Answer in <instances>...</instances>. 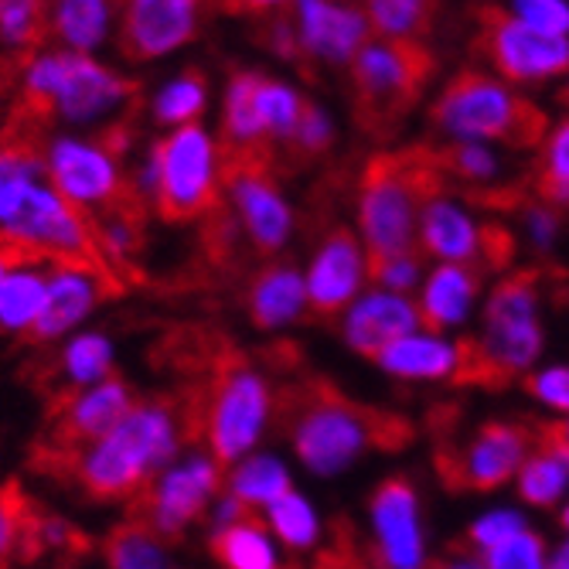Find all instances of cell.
Returning a JSON list of instances; mask_svg holds the SVG:
<instances>
[{
	"instance_id": "obj_36",
	"label": "cell",
	"mask_w": 569,
	"mask_h": 569,
	"mask_svg": "<svg viewBox=\"0 0 569 569\" xmlns=\"http://www.w3.org/2000/svg\"><path fill=\"white\" fill-rule=\"evenodd\" d=\"M433 164L447 181H463V184L495 181L501 171V161L481 143H453V147L433 150Z\"/></svg>"
},
{
	"instance_id": "obj_47",
	"label": "cell",
	"mask_w": 569,
	"mask_h": 569,
	"mask_svg": "<svg viewBox=\"0 0 569 569\" xmlns=\"http://www.w3.org/2000/svg\"><path fill=\"white\" fill-rule=\"evenodd\" d=\"M440 569H475V566H463V562H447V566H440Z\"/></svg>"
},
{
	"instance_id": "obj_12",
	"label": "cell",
	"mask_w": 569,
	"mask_h": 569,
	"mask_svg": "<svg viewBox=\"0 0 569 569\" xmlns=\"http://www.w3.org/2000/svg\"><path fill=\"white\" fill-rule=\"evenodd\" d=\"M219 161V188L229 194L232 209L249 232V242L260 256H273L283 249L290 236V204L280 194L277 171L270 161H242V158H216Z\"/></svg>"
},
{
	"instance_id": "obj_42",
	"label": "cell",
	"mask_w": 569,
	"mask_h": 569,
	"mask_svg": "<svg viewBox=\"0 0 569 569\" xmlns=\"http://www.w3.org/2000/svg\"><path fill=\"white\" fill-rule=\"evenodd\" d=\"M519 532H526V522H522V515H515V511H491L485 515L481 522L471 526V542H478L481 549H495L508 539H515Z\"/></svg>"
},
{
	"instance_id": "obj_25",
	"label": "cell",
	"mask_w": 569,
	"mask_h": 569,
	"mask_svg": "<svg viewBox=\"0 0 569 569\" xmlns=\"http://www.w3.org/2000/svg\"><path fill=\"white\" fill-rule=\"evenodd\" d=\"M41 519L44 508L18 481L0 485V569H8L11 559H38Z\"/></svg>"
},
{
	"instance_id": "obj_6",
	"label": "cell",
	"mask_w": 569,
	"mask_h": 569,
	"mask_svg": "<svg viewBox=\"0 0 569 569\" xmlns=\"http://www.w3.org/2000/svg\"><path fill=\"white\" fill-rule=\"evenodd\" d=\"M143 194L153 204V216L184 226L204 219L222 201L216 143L198 123L171 130L150 147Z\"/></svg>"
},
{
	"instance_id": "obj_18",
	"label": "cell",
	"mask_w": 569,
	"mask_h": 569,
	"mask_svg": "<svg viewBox=\"0 0 569 569\" xmlns=\"http://www.w3.org/2000/svg\"><path fill=\"white\" fill-rule=\"evenodd\" d=\"M123 287L102 280L89 270H76V267H51L48 277V297L38 321L18 338L21 348H41L48 341H56L62 335H69L89 310L110 297H120Z\"/></svg>"
},
{
	"instance_id": "obj_45",
	"label": "cell",
	"mask_w": 569,
	"mask_h": 569,
	"mask_svg": "<svg viewBox=\"0 0 569 569\" xmlns=\"http://www.w3.org/2000/svg\"><path fill=\"white\" fill-rule=\"evenodd\" d=\"M546 430H549V437H552V440L566 450V457H569V420H566V423H549Z\"/></svg>"
},
{
	"instance_id": "obj_49",
	"label": "cell",
	"mask_w": 569,
	"mask_h": 569,
	"mask_svg": "<svg viewBox=\"0 0 569 569\" xmlns=\"http://www.w3.org/2000/svg\"><path fill=\"white\" fill-rule=\"evenodd\" d=\"M559 99H562V102H566V107H569V86H566V89L559 92Z\"/></svg>"
},
{
	"instance_id": "obj_15",
	"label": "cell",
	"mask_w": 569,
	"mask_h": 569,
	"mask_svg": "<svg viewBox=\"0 0 569 569\" xmlns=\"http://www.w3.org/2000/svg\"><path fill=\"white\" fill-rule=\"evenodd\" d=\"M366 280H369V260L366 249H361V239L345 226L331 229L303 277L310 321H335L338 315H345L358 300L355 293Z\"/></svg>"
},
{
	"instance_id": "obj_44",
	"label": "cell",
	"mask_w": 569,
	"mask_h": 569,
	"mask_svg": "<svg viewBox=\"0 0 569 569\" xmlns=\"http://www.w3.org/2000/svg\"><path fill=\"white\" fill-rule=\"evenodd\" d=\"M526 226H529V236L539 242V246H549L559 232V212L552 204H529L526 209Z\"/></svg>"
},
{
	"instance_id": "obj_9",
	"label": "cell",
	"mask_w": 569,
	"mask_h": 569,
	"mask_svg": "<svg viewBox=\"0 0 569 569\" xmlns=\"http://www.w3.org/2000/svg\"><path fill=\"white\" fill-rule=\"evenodd\" d=\"M44 174L62 198L89 216L153 212L143 188L130 184L117 161L92 140L62 137L44 147Z\"/></svg>"
},
{
	"instance_id": "obj_37",
	"label": "cell",
	"mask_w": 569,
	"mask_h": 569,
	"mask_svg": "<svg viewBox=\"0 0 569 569\" xmlns=\"http://www.w3.org/2000/svg\"><path fill=\"white\" fill-rule=\"evenodd\" d=\"M536 191L542 204H569V123H559L542 150V168L536 174Z\"/></svg>"
},
{
	"instance_id": "obj_14",
	"label": "cell",
	"mask_w": 569,
	"mask_h": 569,
	"mask_svg": "<svg viewBox=\"0 0 569 569\" xmlns=\"http://www.w3.org/2000/svg\"><path fill=\"white\" fill-rule=\"evenodd\" d=\"M481 51L511 82H536L569 72V38L532 31L501 11H491L481 24Z\"/></svg>"
},
{
	"instance_id": "obj_31",
	"label": "cell",
	"mask_w": 569,
	"mask_h": 569,
	"mask_svg": "<svg viewBox=\"0 0 569 569\" xmlns=\"http://www.w3.org/2000/svg\"><path fill=\"white\" fill-rule=\"evenodd\" d=\"M102 552H107L110 569H174L164 546L130 519L110 529Z\"/></svg>"
},
{
	"instance_id": "obj_13",
	"label": "cell",
	"mask_w": 569,
	"mask_h": 569,
	"mask_svg": "<svg viewBox=\"0 0 569 569\" xmlns=\"http://www.w3.org/2000/svg\"><path fill=\"white\" fill-rule=\"evenodd\" d=\"M532 440L536 430H526L522 423H485L457 450H443L437 468L450 488L495 491L522 471Z\"/></svg>"
},
{
	"instance_id": "obj_39",
	"label": "cell",
	"mask_w": 569,
	"mask_h": 569,
	"mask_svg": "<svg viewBox=\"0 0 569 569\" xmlns=\"http://www.w3.org/2000/svg\"><path fill=\"white\" fill-rule=\"evenodd\" d=\"M485 569H549L546 566V549L542 539L532 532H519L515 539L485 549Z\"/></svg>"
},
{
	"instance_id": "obj_35",
	"label": "cell",
	"mask_w": 569,
	"mask_h": 569,
	"mask_svg": "<svg viewBox=\"0 0 569 569\" xmlns=\"http://www.w3.org/2000/svg\"><path fill=\"white\" fill-rule=\"evenodd\" d=\"M267 522L277 532V539L290 549H315L321 526H318V515L310 508L307 498H300L297 491L283 495L280 501H273L267 508Z\"/></svg>"
},
{
	"instance_id": "obj_16",
	"label": "cell",
	"mask_w": 569,
	"mask_h": 569,
	"mask_svg": "<svg viewBox=\"0 0 569 569\" xmlns=\"http://www.w3.org/2000/svg\"><path fill=\"white\" fill-rule=\"evenodd\" d=\"M201 8L188 0H133L120 8L117 44L130 62H150L171 56L181 44L198 38Z\"/></svg>"
},
{
	"instance_id": "obj_38",
	"label": "cell",
	"mask_w": 569,
	"mask_h": 569,
	"mask_svg": "<svg viewBox=\"0 0 569 569\" xmlns=\"http://www.w3.org/2000/svg\"><path fill=\"white\" fill-rule=\"evenodd\" d=\"M335 140V127H331V117L315 107L310 99H303V113H300V127H297V137H293V147L287 153V168H297L300 161L307 158H318V153L328 150V143Z\"/></svg>"
},
{
	"instance_id": "obj_29",
	"label": "cell",
	"mask_w": 569,
	"mask_h": 569,
	"mask_svg": "<svg viewBox=\"0 0 569 569\" xmlns=\"http://www.w3.org/2000/svg\"><path fill=\"white\" fill-rule=\"evenodd\" d=\"M51 270L18 267L0 280V335H24L44 307Z\"/></svg>"
},
{
	"instance_id": "obj_24",
	"label": "cell",
	"mask_w": 569,
	"mask_h": 569,
	"mask_svg": "<svg viewBox=\"0 0 569 569\" xmlns=\"http://www.w3.org/2000/svg\"><path fill=\"white\" fill-rule=\"evenodd\" d=\"M478 293H481V270H475V267H453V263L437 267L427 277L420 303H417L420 325L430 328V331H443V328L460 325L463 318L471 315Z\"/></svg>"
},
{
	"instance_id": "obj_7",
	"label": "cell",
	"mask_w": 569,
	"mask_h": 569,
	"mask_svg": "<svg viewBox=\"0 0 569 569\" xmlns=\"http://www.w3.org/2000/svg\"><path fill=\"white\" fill-rule=\"evenodd\" d=\"M433 123L460 143L501 140L508 147H536L546 140V113L515 96L485 72H460L437 99Z\"/></svg>"
},
{
	"instance_id": "obj_2",
	"label": "cell",
	"mask_w": 569,
	"mask_h": 569,
	"mask_svg": "<svg viewBox=\"0 0 569 569\" xmlns=\"http://www.w3.org/2000/svg\"><path fill=\"white\" fill-rule=\"evenodd\" d=\"M181 447H188L181 396H153L137 402L127 420L82 457L76 485L89 501H130L168 471Z\"/></svg>"
},
{
	"instance_id": "obj_28",
	"label": "cell",
	"mask_w": 569,
	"mask_h": 569,
	"mask_svg": "<svg viewBox=\"0 0 569 569\" xmlns=\"http://www.w3.org/2000/svg\"><path fill=\"white\" fill-rule=\"evenodd\" d=\"M117 8L99 4V0H82V4H51L48 8V41L66 44L72 56H89V51L107 38L110 14Z\"/></svg>"
},
{
	"instance_id": "obj_34",
	"label": "cell",
	"mask_w": 569,
	"mask_h": 569,
	"mask_svg": "<svg viewBox=\"0 0 569 569\" xmlns=\"http://www.w3.org/2000/svg\"><path fill=\"white\" fill-rule=\"evenodd\" d=\"M369 18V28L382 38L396 41H420V34L430 28L433 8L423 0H379V4H361Z\"/></svg>"
},
{
	"instance_id": "obj_46",
	"label": "cell",
	"mask_w": 569,
	"mask_h": 569,
	"mask_svg": "<svg viewBox=\"0 0 569 569\" xmlns=\"http://www.w3.org/2000/svg\"><path fill=\"white\" fill-rule=\"evenodd\" d=\"M549 569H569V539L556 549V556H552Z\"/></svg>"
},
{
	"instance_id": "obj_21",
	"label": "cell",
	"mask_w": 569,
	"mask_h": 569,
	"mask_svg": "<svg viewBox=\"0 0 569 569\" xmlns=\"http://www.w3.org/2000/svg\"><path fill=\"white\" fill-rule=\"evenodd\" d=\"M417 328H420L417 303L399 293H386V290L358 297L345 310V321H341L348 348L369 358H379L389 345L417 335Z\"/></svg>"
},
{
	"instance_id": "obj_22",
	"label": "cell",
	"mask_w": 569,
	"mask_h": 569,
	"mask_svg": "<svg viewBox=\"0 0 569 569\" xmlns=\"http://www.w3.org/2000/svg\"><path fill=\"white\" fill-rule=\"evenodd\" d=\"M110 366H113V345L102 335H79L72 338L62 355L56 361L44 366V399L48 406L66 402L72 396H79L82 389L110 379Z\"/></svg>"
},
{
	"instance_id": "obj_11",
	"label": "cell",
	"mask_w": 569,
	"mask_h": 569,
	"mask_svg": "<svg viewBox=\"0 0 569 569\" xmlns=\"http://www.w3.org/2000/svg\"><path fill=\"white\" fill-rule=\"evenodd\" d=\"M417 242L423 256L453 263V267H475L495 270L511 263L515 242L501 226H481L471 212H463L450 198H433L417 226Z\"/></svg>"
},
{
	"instance_id": "obj_41",
	"label": "cell",
	"mask_w": 569,
	"mask_h": 569,
	"mask_svg": "<svg viewBox=\"0 0 569 569\" xmlns=\"http://www.w3.org/2000/svg\"><path fill=\"white\" fill-rule=\"evenodd\" d=\"M420 270H423V252H406L396 256V260L369 267V280L379 283L386 293H406L420 283Z\"/></svg>"
},
{
	"instance_id": "obj_23",
	"label": "cell",
	"mask_w": 569,
	"mask_h": 569,
	"mask_svg": "<svg viewBox=\"0 0 569 569\" xmlns=\"http://www.w3.org/2000/svg\"><path fill=\"white\" fill-rule=\"evenodd\" d=\"M246 310L249 321L260 331L283 328L307 315V287L303 277L290 263H267L256 270L246 287Z\"/></svg>"
},
{
	"instance_id": "obj_17",
	"label": "cell",
	"mask_w": 569,
	"mask_h": 569,
	"mask_svg": "<svg viewBox=\"0 0 569 569\" xmlns=\"http://www.w3.org/2000/svg\"><path fill=\"white\" fill-rule=\"evenodd\" d=\"M376 529V559L382 569H423L420 498L406 478H386L369 501Z\"/></svg>"
},
{
	"instance_id": "obj_1",
	"label": "cell",
	"mask_w": 569,
	"mask_h": 569,
	"mask_svg": "<svg viewBox=\"0 0 569 569\" xmlns=\"http://www.w3.org/2000/svg\"><path fill=\"white\" fill-rule=\"evenodd\" d=\"M277 420L303 468L325 478L348 471L369 450H399L412 437L402 417L351 399L321 376L290 382L280 392Z\"/></svg>"
},
{
	"instance_id": "obj_30",
	"label": "cell",
	"mask_w": 569,
	"mask_h": 569,
	"mask_svg": "<svg viewBox=\"0 0 569 569\" xmlns=\"http://www.w3.org/2000/svg\"><path fill=\"white\" fill-rule=\"evenodd\" d=\"M290 475L277 457H249L239 460L229 481H226V495L236 498L242 508L256 511V508H270L273 501H280L283 495H290Z\"/></svg>"
},
{
	"instance_id": "obj_4",
	"label": "cell",
	"mask_w": 569,
	"mask_h": 569,
	"mask_svg": "<svg viewBox=\"0 0 569 569\" xmlns=\"http://www.w3.org/2000/svg\"><path fill=\"white\" fill-rule=\"evenodd\" d=\"M542 273L522 270L501 280L485 307V328L478 338L457 345V382L468 386H508L522 376L542 351L539 328Z\"/></svg>"
},
{
	"instance_id": "obj_5",
	"label": "cell",
	"mask_w": 569,
	"mask_h": 569,
	"mask_svg": "<svg viewBox=\"0 0 569 569\" xmlns=\"http://www.w3.org/2000/svg\"><path fill=\"white\" fill-rule=\"evenodd\" d=\"M201 389V440L219 468L239 463L273 412V396L263 376L249 369L239 348H219L216 361L198 379Z\"/></svg>"
},
{
	"instance_id": "obj_33",
	"label": "cell",
	"mask_w": 569,
	"mask_h": 569,
	"mask_svg": "<svg viewBox=\"0 0 569 569\" xmlns=\"http://www.w3.org/2000/svg\"><path fill=\"white\" fill-rule=\"evenodd\" d=\"M48 8L51 4H0V44L14 56H41L48 44Z\"/></svg>"
},
{
	"instance_id": "obj_43",
	"label": "cell",
	"mask_w": 569,
	"mask_h": 569,
	"mask_svg": "<svg viewBox=\"0 0 569 569\" xmlns=\"http://www.w3.org/2000/svg\"><path fill=\"white\" fill-rule=\"evenodd\" d=\"M526 389H529L539 402L569 412V366H552V369L532 372V376L526 379Z\"/></svg>"
},
{
	"instance_id": "obj_8",
	"label": "cell",
	"mask_w": 569,
	"mask_h": 569,
	"mask_svg": "<svg viewBox=\"0 0 569 569\" xmlns=\"http://www.w3.org/2000/svg\"><path fill=\"white\" fill-rule=\"evenodd\" d=\"M437 59L423 41L376 38L351 62L355 120L366 133H392L399 120L417 107Z\"/></svg>"
},
{
	"instance_id": "obj_27",
	"label": "cell",
	"mask_w": 569,
	"mask_h": 569,
	"mask_svg": "<svg viewBox=\"0 0 569 569\" xmlns=\"http://www.w3.org/2000/svg\"><path fill=\"white\" fill-rule=\"evenodd\" d=\"M566 488H569V457L549 437L546 427H536L532 450L519 471V495L522 501L546 508V505H556Z\"/></svg>"
},
{
	"instance_id": "obj_3",
	"label": "cell",
	"mask_w": 569,
	"mask_h": 569,
	"mask_svg": "<svg viewBox=\"0 0 569 569\" xmlns=\"http://www.w3.org/2000/svg\"><path fill=\"white\" fill-rule=\"evenodd\" d=\"M447 178L433 164V150L376 153L358 174V239L369 267L396 260L417 246L423 209L440 198Z\"/></svg>"
},
{
	"instance_id": "obj_20",
	"label": "cell",
	"mask_w": 569,
	"mask_h": 569,
	"mask_svg": "<svg viewBox=\"0 0 569 569\" xmlns=\"http://www.w3.org/2000/svg\"><path fill=\"white\" fill-rule=\"evenodd\" d=\"M62 56V79L56 96V117L69 123H86L102 113H113L127 99L140 96V86L107 66H99L89 56H72V51H59Z\"/></svg>"
},
{
	"instance_id": "obj_10",
	"label": "cell",
	"mask_w": 569,
	"mask_h": 569,
	"mask_svg": "<svg viewBox=\"0 0 569 569\" xmlns=\"http://www.w3.org/2000/svg\"><path fill=\"white\" fill-rule=\"evenodd\" d=\"M226 488L222 468L209 453H191L153 478L127 505V519L147 529L158 542L178 539L191 522H198L212 498Z\"/></svg>"
},
{
	"instance_id": "obj_32",
	"label": "cell",
	"mask_w": 569,
	"mask_h": 569,
	"mask_svg": "<svg viewBox=\"0 0 569 569\" xmlns=\"http://www.w3.org/2000/svg\"><path fill=\"white\" fill-rule=\"evenodd\" d=\"M204 102H209V79L201 69H188L161 89L158 102H153V120L174 130L191 127L201 117Z\"/></svg>"
},
{
	"instance_id": "obj_26",
	"label": "cell",
	"mask_w": 569,
	"mask_h": 569,
	"mask_svg": "<svg viewBox=\"0 0 569 569\" xmlns=\"http://www.w3.org/2000/svg\"><path fill=\"white\" fill-rule=\"evenodd\" d=\"M376 361L396 379H447L457 372V345L437 335H409L389 345Z\"/></svg>"
},
{
	"instance_id": "obj_48",
	"label": "cell",
	"mask_w": 569,
	"mask_h": 569,
	"mask_svg": "<svg viewBox=\"0 0 569 569\" xmlns=\"http://www.w3.org/2000/svg\"><path fill=\"white\" fill-rule=\"evenodd\" d=\"M562 526H566V529H569V505H566V508H562Z\"/></svg>"
},
{
	"instance_id": "obj_19",
	"label": "cell",
	"mask_w": 569,
	"mask_h": 569,
	"mask_svg": "<svg viewBox=\"0 0 569 569\" xmlns=\"http://www.w3.org/2000/svg\"><path fill=\"white\" fill-rule=\"evenodd\" d=\"M297 59H321L331 66L355 62L369 44V18L361 4H297Z\"/></svg>"
},
{
	"instance_id": "obj_40",
	"label": "cell",
	"mask_w": 569,
	"mask_h": 569,
	"mask_svg": "<svg viewBox=\"0 0 569 569\" xmlns=\"http://www.w3.org/2000/svg\"><path fill=\"white\" fill-rule=\"evenodd\" d=\"M508 14L532 31L552 34V38H569V8L559 4V0H522V4H515Z\"/></svg>"
}]
</instances>
